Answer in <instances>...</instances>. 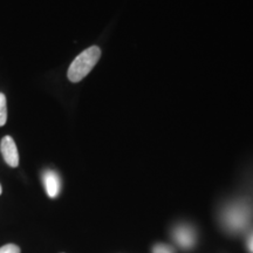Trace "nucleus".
Instances as JSON below:
<instances>
[{
    "label": "nucleus",
    "mask_w": 253,
    "mask_h": 253,
    "mask_svg": "<svg viewBox=\"0 0 253 253\" xmlns=\"http://www.w3.org/2000/svg\"><path fill=\"white\" fill-rule=\"evenodd\" d=\"M0 151L5 162L11 168H17L19 166V153L17 144L11 136H5L0 143Z\"/></svg>",
    "instance_id": "nucleus-4"
},
{
    "label": "nucleus",
    "mask_w": 253,
    "mask_h": 253,
    "mask_svg": "<svg viewBox=\"0 0 253 253\" xmlns=\"http://www.w3.org/2000/svg\"><path fill=\"white\" fill-rule=\"evenodd\" d=\"M42 182L49 198H56L61 191V178L54 170L47 169L42 172Z\"/></svg>",
    "instance_id": "nucleus-5"
},
{
    "label": "nucleus",
    "mask_w": 253,
    "mask_h": 253,
    "mask_svg": "<svg viewBox=\"0 0 253 253\" xmlns=\"http://www.w3.org/2000/svg\"><path fill=\"white\" fill-rule=\"evenodd\" d=\"M172 239L183 250H191L197 243V233L190 224H178L172 230Z\"/></svg>",
    "instance_id": "nucleus-3"
},
{
    "label": "nucleus",
    "mask_w": 253,
    "mask_h": 253,
    "mask_svg": "<svg viewBox=\"0 0 253 253\" xmlns=\"http://www.w3.org/2000/svg\"><path fill=\"white\" fill-rule=\"evenodd\" d=\"M0 253H20V249L15 244H7L0 248Z\"/></svg>",
    "instance_id": "nucleus-8"
},
{
    "label": "nucleus",
    "mask_w": 253,
    "mask_h": 253,
    "mask_svg": "<svg viewBox=\"0 0 253 253\" xmlns=\"http://www.w3.org/2000/svg\"><path fill=\"white\" fill-rule=\"evenodd\" d=\"M100 56L101 49L97 46H91L80 53L77 58L73 60L68 68L67 77L69 81L77 84V82H80L82 79L86 78L91 69L96 66Z\"/></svg>",
    "instance_id": "nucleus-1"
},
{
    "label": "nucleus",
    "mask_w": 253,
    "mask_h": 253,
    "mask_svg": "<svg viewBox=\"0 0 253 253\" xmlns=\"http://www.w3.org/2000/svg\"><path fill=\"white\" fill-rule=\"evenodd\" d=\"M251 217V209L245 203L230 204L221 213L223 224L231 232H239L246 229Z\"/></svg>",
    "instance_id": "nucleus-2"
},
{
    "label": "nucleus",
    "mask_w": 253,
    "mask_h": 253,
    "mask_svg": "<svg viewBox=\"0 0 253 253\" xmlns=\"http://www.w3.org/2000/svg\"><path fill=\"white\" fill-rule=\"evenodd\" d=\"M153 253H176V251L172 246L163 244V243H158V244L154 245Z\"/></svg>",
    "instance_id": "nucleus-7"
},
{
    "label": "nucleus",
    "mask_w": 253,
    "mask_h": 253,
    "mask_svg": "<svg viewBox=\"0 0 253 253\" xmlns=\"http://www.w3.org/2000/svg\"><path fill=\"white\" fill-rule=\"evenodd\" d=\"M7 121V104H6V97L2 93H0V126H5Z\"/></svg>",
    "instance_id": "nucleus-6"
},
{
    "label": "nucleus",
    "mask_w": 253,
    "mask_h": 253,
    "mask_svg": "<svg viewBox=\"0 0 253 253\" xmlns=\"http://www.w3.org/2000/svg\"><path fill=\"white\" fill-rule=\"evenodd\" d=\"M246 249L250 253H253V231L248 236L246 239Z\"/></svg>",
    "instance_id": "nucleus-9"
},
{
    "label": "nucleus",
    "mask_w": 253,
    "mask_h": 253,
    "mask_svg": "<svg viewBox=\"0 0 253 253\" xmlns=\"http://www.w3.org/2000/svg\"><path fill=\"white\" fill-rule=\"evenodd\" d=\"M1 192H2V189H1V185H0V195H1Z\"/></svg>",
    "instance_id": "nucleus-10"
}]
</instances>
